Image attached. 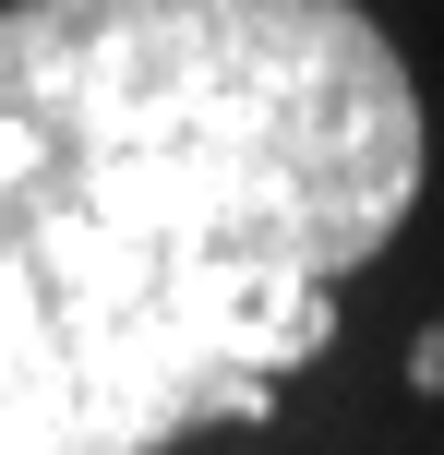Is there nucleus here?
I'll return each instance as SVG.
<instances>
[{"label":"nucleus","instance_id":"obj_1","mask_svg":"<svg viewBox=\"0 0 444 455\" xmlns=\"http://www.w3.org/2000/svg\"><path fill=\"white\" fill-rule=\"evenodd\" d=\"M421 204L360 0H0V455L264 419Z\"/></svg>","mask_w":444,"mask_h":455},{"label":"nucleus","instance_id":"obj_2","mask_svg":"<svg viewBox=\"0 0 444 455\" xmlns=\"http://www.w3.org/2000/svg\"><path fill=\"white\" fill-rule=\"evenodd\" d=\"M408 384H421V395H444V336H421V347H408Z\"/></svg>","mask_w":444,"mask_h":455}]
</instances>
